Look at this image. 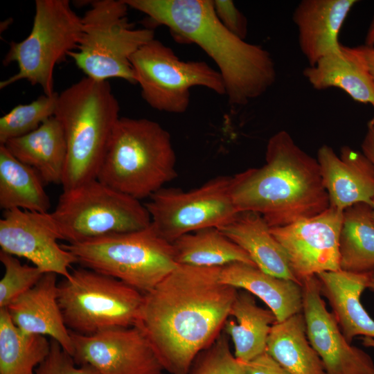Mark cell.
<instances>
[{"label": "cell", "instance_id": "6da1fadb", "mask_svg": "<svg viewBox=\"0 0 374 374\" xmlns=\"http://www.w3.org/2000/svg\"><path fill=\"white\" fill-rule=\"evenodd\" d=\"M220 269L177 265L144 294L136 326L170 374H189L223 331L238 291L220 281Z\"/></svg>", "mask_w": 374, "mask_h": 374}, {"label": "cell", "instance_id": "7a4b0ae2", "mask_svg": "<svg viewBox=\"0 0 374 374\" xmlns=\"http://www.w3.org/2000/svg\"><path fill=\"white\" fill-rule=\"evenodd\" d=\"M124 1L176 38L199 46L216 64L230 105H247L276 82L271 53L230 32L217 18L213 0Z\"/></svg>", "mask_w": 374, "mask_h": 374}, {"label": "cell", "instance_id": "3957f363", "mask_svg": "<svg viewBox=\"0 0 374 374\" xmlns=\"http://www.w3.org/2000/svg\"><path fill=\"white\" fill-rule=\"evenodd\" d=\"M231 193L239 212L258 213L270 227L288 225L330 207L317 159L285 130L268 140L262 166L231 177Z\"/></svg>", "mask_w": 374, "mask_h": 374}, {"label": "cell", "instance_id": "277c9868", "mask_svg": "<svg viewBox=\"0 0 374 374\" xmlns=\"http://www.w3.org/2000/svg\"><path fill=\"white\" fill-rule=\"evenodd\" d=\"M119 112L108 81L85 77L59 93L54 116L66 143L63 190L96 178Z\"/></svg>", "mask_w": 374, "mask_h": 374}, {"label": "cell", "instance_id": "5b68a950", "mask_svg": "<svg viewBox=\"0 0 374 374\" xmlns=\"http://www.w3.org/2000/svg\"><path fill=\"white\" fill-rule=\"evenodd\" d=\"M169 132L148 118L120 117L96 178L141 200L177 176Z\"/></svg>", "mask_w": 374, "mask_h": 374}, {"label": "cell", "instance_id": "8992f818", "mask_svg": "<svg viewBox=\"0 0 374 374\" xmlns=\"http://www.w3.org/2000/svg\"><path fill=\"white\" fill-rule=\"evenodd\" d=\"M81 267L118 279L146 294L178 265L172 243L153 226L81 242L62 244Z\"/></svg>", "mask_w": 374, "mask_h": 374}, {"label": "cell", "instance_id": "52a82bcc", "mask_svg": "<svg viewBox=\"0 0 374 374\" xmlns=\"http://www.w3.org/2000/svg\"><path fill=\"white\" fill-rule=\"evenodd\" d=\"M124 0H96L82 17L77 48L69 53L87 78L97 81L121 78L136 84L132 55L154 39L150 28H133Z\"/></svg>", "mask_w": 374, "mask_h": 374}, {"label": "cell", "instance_id": "ba28073f", "mask_svg": "<svg viewBox=\"0 0 374 374\" xmlns=\"http://www.w3.org/2000/svg\"><path fill=\"white\" fill-rule=\"evenodd\" d=\"M35 4L29 35L21 42H10L3 60L4 65L16 62L18 72L1 81L0 89L25 80L51 96L55 93V66L77 48L82 33V17L68 0H36Z\"/></svg>", "mask_w": 374, "mask_h": 374}, {"label": "cell", "instance_id": "9c48e42d", "mask_svg": "<svg viewBox=\"0 0 374 374\" xmlns=\"http://www.w3.org/2000/svg\"><path fill=\"white\" fill-rule=\"evenodd\" d=\"M51 215L68 244L135 231L151 224L144 204L97 178L63 190Z\"/></svg>", "mask_w": 374, "mask_h": 374}, {"label": "cell", "instance_id": "30bf717a", "mask_svg": "<svg viewBox=\"0 0 374 374\" xmlns=\"http://www.w3.org/2000/svg\"><path fill=\"white\" fill-rule=\"evenodd\" d=\"M144 294L114 278L80 267L57 285V301L70 332L90 335L136 326Z\"/></svg>", "mask_w": 374, "mask_h": 374}, {"label": "cell", "instance_id": "8fae6325", "mask_svg": "<svg viewBox=\"0 0 374 374\" xmlns=\"http://www.w3.org/2000/svg\"><path fill=\"white\" fill-rule=\"evenodd\" d=\"M131 64L142 98L161 112L184 113L190 104V90L195 87L226 94L218 70L203 61H183L156 39L143 45L132 55Z\"/></svg>", "mask_w": 374, "mask_h": 374}, {"label": "cell", "instance_id": "7c38bea8", "mask_svg": "<svg viewBox=\"0 0 374 374\" xmlns=\"http://www.w3.org/2000/svg\"><path fill=\"white\" fill-rule=\"evenodd\" d=\"M231 182V176L223 175L190 190L161 188L144 204L151 224L172 243L185 234L229 223L239 212L232 199Z\"/></svg>", "mask_w": 374, "mask_h": 374}, {"label": "cell", "instance_id": "4fadbf2b", "mask_svg": "<svg viewBox=\"0 0 374 374\" xmlns=\"http://www.w3.org/2000/svg\"><path fill=\"white\" fill-rule=\"evenodd\" d=\"M343 218L344 211L330 206L319 215L284 226L270 227L301 285L320 273L340 270Z\"/></svg>", "mask_w": 374, "mask_h": 374}, {"label": "cell", "instance_id": "5bb4252c", "mask_svg": "<svg viewBox=\"0 0 374 374\" xmlns=\"http://www.w3.org/2000/svg\"><path fill=\"white\" fill-rule=\"evenodd\" d=\"M72 357L99 374H161L163 368L137 326L116 328L83 335L70 332Z\"/></svg>", "mask_w": 374, "mask_h": 374}, {"label": "cell", "instance_id": "9a60e30c", "mask_svg": "<svg viewBox=\"0 0 374 374\" xmlns=\"http://www.w3.org/2000/svg\"><path fill=\"white\" fill-rule=\"evenodd\" d=\"M61 235L51 213L12 209L0 220L1 251L30 261L42 272L70 276L73 255L58 243Z\"/></svg>", "mask_w": 374, "mask_h": 374}, {"label": "cell", "instance_id": "2e32d148", "mask_svg": "<svg viewBox=\"0 0 374 374\" xmlns=\"http://www.w3.org/2000/svg\"><path fill=\"white\" fill-rule=\"evenodd\" d=\"M301 285L307 336L326 374H374L372 357L348 342L334 314L327 310L317 276L305 279Z\"/></svg>", "mask_w": 374, "mask_h": 374}, {"label": "cell", "instance_id": "e0dca14e", "mask_svg": "<svg viewBox=\"0 0 374 374\" xmlns=\"http://www.w3.org/2000/svg\"><path fill=\"white\" fill-rule=\"evenodd\" d=\"M317 159L330 206L344 211L360 203L372 206L374 166L362 152L342 146L337 156L332 147L323 145Z\"/></svg>", "mask_w": 374, "mask_h": 374}, {"label": "cell", "instance_id": "ac0fdd59", "mask_svg": "<svg viewBox=\"0 0 374 374\" xmlns=\"http://www.w3.org/2000/svg\"><path fill=\"white\" fill-rule=\"evenodd\" d=\"M357 0H302L292 15L299 48L314 66L323 56L338 50L339 32Z\"/></svg>", "mask_w": 374, "mask_h": 374}, {"label": "cell", "instance_id": "d6986e66", "mask_svg": "<svg viewBox=\"0 0 374 374\" xmlns=\"http://www.w3.org/2000/svg\"><path fill=\"white\" fill-rule=\"evenodd\" d=\"M57 276L55 273H45L35 286L5 308L13 323L21 331L48 336L72 356L70 331L64 323L57 301Z\"/></svg>", "mask_w": 374, "mask_h": 374}, {"label": "cell", "instance_id": "ffe728a7", "mask_svg": "<svg viewBox=\"0 0 374 374\" xmlns=\"http://www.w3.org/2000/svg\"><path fill=\"white\" fill-rule=\"evenodd\" d=\"M320 293L332 310L346 339L352 343L357 336L374 338V320L361 303L367 289L368 273L357 274L343 270L317 274Z\"/></svg>", "mask_w": 374, "mask_h": 374}, {"label": "cell", "instance_id": "44dd1931", "mask_svg": "<svg viewBox=\"0 0 374 374\" xmlns=\"http://www.w3.org/2000/svg\"><path fill=\"white\" fill-rule=\"evenodd\" d=\"M303 75L315 89H340L355 101L369 104L374 109V81L356 46L341 44L314 66L305 68Z\"/></svg>", "mask_w": 374, "mask_h": 374}, {"label": "cell", "instance_id": "7402d4cb", "mask_svg": "<svg viewBox=\"0 0 374 374\" xmlns=\"http://www.w3.org/2000/svg\"><path fill=\"white\" fill-rule=\"evenodd\" d=\"M220 280L262 300L274 313L277 322L302 312V285L295 281L276 277L244 262L221 267Z\"/></svg>", "mask_w": 374, "mask_h": 374}, {"label": "cell", "instance_id": "603a6c76", "mask_svg": "<svg viewBox=\"0 0 374 374\" xmlns=\"http://www.w3.org/2000/svg\"><path fill=\"white\" fill-rule=\"evenodd\" d=\"M217 229L244 250L260 269L299 283L291 270L284 250L260 214L253 211L238 212L231 222Z\"/></svg>", "mask_w": 374, "mask_h": 374}, {"label": "cell", "instance_id": "cb8c5ba5", "mask_svg": "<svg viewBox=\"0 0 374 374\" xmlns=\"http://www.w3.org/2000/svg\"><path fill=\"white\" fill-rule=\"evenodd\" d=\"M3 145L16 159L33 168L44 184H62L66 143L62 125L55 116L35 130Z\"/></svg>", "mask_w": 374, "mask_h": 374}, {"label": "cell", "instance_id": "d4e9b609", "mask_svg": "<svg viewBox=\"0 0 374 374\" xmlns=\"http://www.w3.org/2000/svg\"><path fill=\"white\" fill-rule=\"evenodd\" d=\"M274 313L258 306L252 294L238 292L223 331L229 336L238 360L247 362L266 351Z\"/></svg>", "mask_w": 374, "mask_h": 374}, {"label": "cell", "instance_id": "484cf974", "mask_svg": "<svg viewBox=\"0 0 374 374\" xmlns=\"http://www.w3.org/2000/svg\"><path fill=\"white\" fill-rule=\"evenodd\" d=\"M266 351L290 374H326L308 340L302 312L272 326Z\"/></svg>", "mask_w": 374, "mask_h": 374}, {"label": "cell", "instance_id": "4316f807", "mask_svg": "<svg viewBox=\"0 0 374 374\" xmlns=\"http://www.w3.org/2000/svg\"><path fill=\"white\" fill-rule=\"evenodd\" d=\"M39 174L0 145V208L47 213L51 202Z\"/></svg>", "mask_w": 374, "mask_h": 374}, {"label": "cell", "instance_id": "83f0119b", "mask_svg": "<svg viewBox=\"0 0 374 374\" xmlns=\"http://www.w3.org/2000/svg\"><path fill=\"white\" fill-rule=\"evenodd\" d=\"M172 243L178 265L222 267L234 262H244L256 266L247 252L217 228L189 233Z\"/></svg>", "mask_w": 374, "mask_h": 374}, {"label": "cell", "instance_id": "f1b7e54d", "mask_svg": "<svg viewBox=\"0 0 374 374\" xmlns=\"http://www.w3.org/2000/svg\"><path fill=\"white\" fill-rule=\"evenodd\" d=\"M340 269L365 274L374 271L372 207L360 203L344 211L339 240Z\"/></svg>", "mask_w": 374, "mask_h": 374}, {"label": "cell", "instance_id": "f546056e", "mask_svg": "<svg viewBox=\"0 0 374 374\" xmlns=\"http://www.w3.org/2000/svg\"><path fill=\"white\" fill-rule=\"evenodd\" d=\"M50 348L45 336L24 332L7 309L0 308V374H35Z\"/></svg>", "mask_w": 374, "mask_h": 374}, {"label": "cell", "instance_id": "4dcf8cb0", "mask_svg": "<svg viewBox=\"0 0 374 374\" xmlns=\"http://www.w3.org/2000/svg\"><path fill=\"white\" fill-rule=\"evenodd\" d=\"M58 95H42L28 104H19L0 118V145L27 134L54 116Z\"/></svg>", "mask_w": 374, "mask_h": 374}, {"label": "cell", "instance_id": "1f68e13d", "mask_svg": "<svg viewBox=\"0 0 374 374\" xmlns=\"http://www.w3.org/2000/svg\"><path fill=\"white\" fill-rule=\"evenodd\" d=\"M0 261L5 269L0 280V308H5L35 286L44 273L34 265L22 264L16 256L2 251Z\"/></svg>", "mask_w": 374, "mask_h": 374}, {"label": "cell", "instance_id": "d6a6232c", "mask_svg": "<svg viewBox=\"0 0 374 374\" xmlns=\"http://www.w3.org/2000/svg\"><path fill=\"white\" fill-rule=\"evenodd\" d=\"M189 374H245L243 365L232 354L228 335L222 331L214 343L194 359Z\"/></svg>", "mask_w": 374, "mask_h": 374}, {"label": "cell", "instance_id": "836d02e7", "mask_svg": "<svg viewBox=\"0 0 374 374\" xmlns=\"http://www.w3.org/2000/svg\"><path fill=\"white\" fill-rule=\"evenodd\" d=\"M47 357L39 364L35 374H99L92 366L77 364L73 357L55 340L51 339Z\"/></svg>", "mask_w": 374, "mask_h": 374}, {"label": "cell", "instance_id": "e575fe53", "mask_svg": "<svg viewBox=\"0 0 374 374\" xmlns=\"http://www.w3.org/2000/svg\"><path fill=\"white\" fill-rule=\"evenodd\" d=\"M215 14L220 22L233 34L244 39L247 32V20L233 1L213 0Z\"/></svg>", "mask_w": 374, "mask_h": 374}, {"label": "cell", "instance_id": "d590c367", "mask_svg": "<svg viewBox=\"0 0 374 374\" xmlns=\"http://www.w3.org/2000/svg\"><path fill=\"white\" fill-rule=\"evenodd\" d=\"M242 364L245 374H290L267 351Z\"/></svg>", "mask_w": 374, "mask_h": 374}, {"label": "cell", "instance_id": "8d00e7d4", "mask_svg": "<svg viewBox=\"0 0 374 374\" xmlns=\"http://www.w3.org/2000/svg\"><path fill=\"white\" fill-rule=\"evenodd\" d=\"M362 154L374 166V115L367 123V130L362 143Z\"/></svg>", "mask_w": 374, "mask_h": 374}, {"label": "cell", "instance_id": "74e56055", "mask_svg": "<svg viewBox=\"0 0 374 374\" xmlns=\"http://www.w3.org/2000/svg\"><path fill=\"white\" fill-rule=\"evenodd\" d=\"M365 63L368 71L374 81V46H369L365 44L356 46Z\"/></svg>", "mask_w": 374, "mask_h": 374}, {"label": "cell", "instance_id": "f35d334b", "mask_svg": "<svg viewBox=\"0 0 374 374\" xmlns=\"http://www.w3.org/2000/svg\"><path fill=\"white\" fill-rule=\"evenodd\" d=\"M364 44L369 46H374V16L367 30Z\"/></svg>", "mask_w": 374, "mask_h": 374}, {"label": "cell", "instance_id": "ab89813d", "mask_svg": "<svg viewBox=\"0 0 374 374\" xmlns=\"http://www.w3.org/2000/svg\"><path fill=\"white\" fill-rule=\"evenodd\" d=\"M362 344L366 347L374 348V338L369 337H362Z\"/></svg>", "mask_w": 374, "mask_h": 374}, {"label": "cell", "instance_id": "60d3db41", "mask_svg": "<svg viewBox=\"0 0 374 374\" xmlns=\"http://www.w3.org/2000/svg\"><path fill=\"white\" fill-rule=\"evenodd\" d=\"M367 289L374 292V271L368 273Z\"/></svg>", "mask_w": 374, "mask_h": 374}, {"label": "cell", "instance_id": "b9f144b4", "mask_svg": "<svg viewBox=\"0 0 374 374\" xmlns=\"http://www.w3.org/2000/svg\"><path fill=\"white\" fill-rule=\"evenodd\" d=\"M371 207H372V217H373V222H374V199L373 200Z\"/></svg>", "mask_w": 374, "mask_h": 374}]
</instances>
